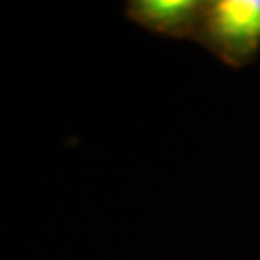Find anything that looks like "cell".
I'll return each instance as SVG.
<instances>
[{
    "label": "cell",
    "instance_id": "cell-1",
    "mask_svg": "<svg viewBox=\"0 0 260 260\" xmlns=\"http://www.w3.org/2000/svg\"><path fill=\"white\" fill-rule=\"evenodd\" d=\"M230 68H245L260 52V0H208L193 39Z\"/></svg>",
    "mask_w": 260,
    "mask_h": 260
},
{
    "label": "cell",
    "instance_id": "cell-2",
    "mask_svg": "<svg viewBox=\"0 0 260 260\" xmlns=\"http://www.w3.org/2000/svg\"><path fill=\"white\" fill-rule=\"evenodd\" d=\"M208 0H130L126 18L145 30L174 39H195Z\"/></svg>",
    "mask_w": 260,
    "mask_h": 260
}]
</instances>
